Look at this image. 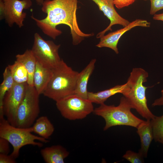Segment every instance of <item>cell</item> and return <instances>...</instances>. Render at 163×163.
Returning a JSON list of instances; mask_svg holds the SVG:
<instances>
[{
    "label": "cell",
    "instance_id": "6da1fadb",
    "mask_svg": "<svg viewBox=\"0 0 163 163\" xmlns=\"http://www.w3.org/2000/svg\"><path fill=\"white\" fill-rule=\"evenodd\" d=\"M78 0H45L42 5V12L46 18L39 19L32 15L31 17L37 27L46 35L54 40L60 35L62 31L57 28L60 24L69 26L74 45L79 44L85 37L94 35L82 31L77 20L76 11Z\"/></svg>",
    "mask_w": 163,
    "mask_h": 163
},
{
    "label": "cell",
    "instance_id": "7a4b0ae2",
    "mask_svg": "<svg viewBox=\"0 0 163 163\" xmlns=\"http://www.w3.org/2000/svg\"><path fill=\"white\" fill-rule=\"evenodd\" d=\"M148 76V72L143 68H133L121 94L129 102L132 109L146 120H151L156 116L148 107L145 93L148 87L143 84Z\"/></svg>",
    "mask_w": 163,
    "mask_h": 163
},
{
    "label": "cell",
    "instance_id": "3957f363",
    "mask_svg": "<svg viewBox=\"0 0 163 163\" xmlns=\"http://www.w3.org/2000/svg\"><path fill=\"white\" fill-rule=\"evenodd\" d=\"M53 70L52 77L42 94L56 101L74 94L79 72L62 59Z\"/></svg>",
    "mask_w": 163,
    "mask_h": 163
},
{
    "label": "cell",
    "instance_id": "277c9868",
    "mask_svg": "<svg viewBox=\"0 0 163 163\" xmlns=\"http://www.w3.org/2000/svg\"><path fill=\"white\" fill-rule=\"evenodd\" d=\"M132 107L124 96L121 97L117 106L103 104L94 109V113L103 118L105 124L104 130L117 126H126L136 128L144 120L138 117L131 111Z\"/></svg>",
    "mask_w": 163,
    "mask_h": 163
},
{
    "label": "cell",
    "instance_id": "5b68a950",
    "mask_svg": "<svg viewBox=\"0 0 163 163\" xmlns=\"http://www.w3.org/2000/svg\"><path fill=\"white\" fill-rule=\"evenodd\" d=\"M4 116L3 112H0V137L7 139L11 145L13 150L10 155L15 159L18 157L20 149L23 146L31 145L41 147L43 146L42 143L36 140L45 143L49 142L47 139L32 134V126L22 128L14 126Z\"/></svg>",
    "mask_w": 163,
    "mask_h": 163
},
{
    "label": "cell",
    "instance_id": "8992f818",
    "mask_svg": "<svg viewBox=\"0 0 163 163\" xmlns=\"http://www.w3.org/2000/svg\"><path fill=\"white\" fill-rule=\"evenodd\" d=\"M92 103L73 94L56 101V105L62 116L70 120L82 119L93 112Z\"/></svg>",
    "mask_w": 163,
    "mask_h": 163
},
{
    "label": "cell",
    "instance_id": "52a82bcc",
    "mask_svg": "<svg viewBox=\"0 0 163 163\" xmlns=\"http://www.w3.org/2000/svg\"><path fill=\"white\" fill-rule=\"evenodd\" d=\"M39 95L34 86L28 85L17 110V127L26 128L33 125L40 112Z\"/></svg>",
    "mask_w": 163,
    "mask_h": 163
},
{
    "label": "cell",
    "instance_id": "ba28073f",
    "mask_svg": "<svg viewBox=\"0 0 163 163\" xmlns=\"http://www.w3.org/2000/svg\"><path fill=\"white\" fill-rule=\"evenodd\" d=\"M60 44L51 40L44 39L38 33L34 36V42L31 50L37 61L43 66L53 69L61 62L58 51Z\"/></svg>",
    "mask_w": 163,
    "mask_h": 163
},
{
    "label": "cell",
    "instance_id": "9c48e42d",
    "mask_svg": "<svg viewBox=\"0 0 163 163\" xmlns=\"http://www.w3.org/2000/svg\"><path fill=\"white\" fill-rule=\"evenodd\" d=\"M27 83H15L12 87L5 93L3 100L2 110L4 115L12 125L17 127V114L18 107L23 100L28 86Z\"/></svg>",
    "mask_w": 163,
    "mask_h": 163
},
{
    "label": "cell",
    "instance_id": "30bf717a",
    "mask_svg": "<svg viewBox=\"0 0 163 163\" xmlns=\"http://www.w3.org/2000/svg\"><path fill=\"white\" fill-rule=\"evenodd\" d=\"M4 5V19L10 27L14 24L19 28L24 25L27 14L23 11L32 5L31 0H3Z\"/></svg>",
    "mask_w": 163,
    "mask_h": 163
},
{
    "label": "cell",
    "instance_id": "8fae6325",
    "mask_svg": "<svg viewBox=\"0 0 163 163\" xmlns=\"http://www.w3.org/2000/svg\"><path fill=\"white\" fill-rule=\"evenodd\" d=\"M150 23L147 20L136 19L123 28L102 37L100 38V42L96 46L99 48H109L118 54L119 53L117 47L118 43L120 37L124 33L136 27H150Z\"/></svg>",
    "mask_w": 163,
    "mask_h": 163
},
{
    "label": "cell",
    "instance_id": "7c38bea8",
    "mask_svg": "<svg viewBox=\"0 0 163 163\" xmlns=\"http://www.w3.org/2000/svg\"><path fill=\"white\" fill-rule=\"evenodd\" d=\"M98 7L100 10L110 20L108 26L104 30L98 33L96 37L100 38L104 35L106 32L112 30V27L115 24H119L125 27L128 25L130 22L122 17L117 12L114 7L113 0H91Z\"/></svg>",
    "mask_w": 163,
    "mask_h": 163
},
{
    "label": "cell",
    "instance_id": "4fadbf2b",
    "mask_svg": "<svg viewBox=\"0 0 163 163\" xmlns=\"http://www.w3.org/2000/svg\"><path fill=\"white\" fill-rule=\"evenodd\" d=\"M136 128V132L139 136L141 142V148L139 152L144 158H146L150 145L154 139L151 120H144Z\"/></svg>",
    "mask_w": 163,
    "mask_h": 163
},
{
    "label": "cell",
    "instance_id": "5bb4252c",
    "mask_svg": "<svg viewBox=\"0 0 163 163\" xmlns=\"http://www.w3.org/2000/svg\"><path fill=\"white\" fill-rule=\"evenodd\" d=\"M96 61V59H92L86 66L79 72L74 94L83 98L88 99V91L87 90V85L94 69Z\"/></svg>",
    "mask_w": 163,
    "mask_h": 163
},
{
    "label": "cell",
    "instance_id": "9a60e30c",
    "mask_svg": "<svg viewBox=\"0 0 163 163\" xmlns=\"http://www.w3.org/2000/svg\"><path fill=\"white\" fill-rule=\"evenodd\" d=\"M53 75V69L43 66L37 60L34 83V87L40 95L43 94Z\"/></svg>",
    "mask_w": 163,
    "mask_h": 163
},
{
    "label": "cell",
    "instance_id": "2e32d148",
    "mask_svg": "<svg viewBox=\"0 0 163 163\" xmlns=\"http://www.w3.org/2000/svg\"><path fill=\"white\" fill-rule=\"evenodd\" d=\"M40 153L46 163H64V159L69 154L65 148L59 145L46 147L42 149Z\"/></svg>",
    "mask_w": 163,
    "mask_h": 163
},
{
    "label": "cell",
    "instance_id": "e0dca14e",
    "mask_svg": "<svg viewBox=\"0 0 163 163\" xmlns=\"http://www.w3.org/2000/svg\"><path fill=\"white\" fill-rule=\"evenodd\" d=\"M16 60L23 63L28 73L27 83L30 86H34V76L35 69L37 60L31 50H27L22 54L16 56Z\"/></svg>",
    "mask_w": 163,
    "mask_h": 163
},
{
    "label": "cell",
    "instance_id": "ac0fdd59",
    "mask_svg": "<svg viewBox=\"0 0 163 163\" xmlns=\"http://www.w3.org/2000/svg\"><path fill=\"white\" fill-rule=\"evenodd\" d=\"M126 85H117L110 88L97 92H88V99L92 103L101 104L110 97L117 94H122Z\"/></svg>",
    "mask_w": 163,
    "mask_h": 163
},
{
    "label": "cell",
    "instance_id": "d6986e66",
    "mask_svg": "<svg viewBox=\"0 0 163 163\" xmlns=\"http://www.w3.org/2000/svg\"><path fill=\"white\" fill-rule=\"evenodd\" d=\"M32 131L39 136L47 139L53 134L54 127L46 116H41L35 121L32 126Z\"/></svg>",
    "mask_w": 163,
    "mask_h": 163
},
{
    "label": "cell",
    "instance_id": "ffe728a7",
    "mask_svg": "<svg viewBox=\"0 0 163 163\" xmlns=\"http://www.w3.org/2000/svg\"><path fill=\"white\" fill-rule=\"evenodd\" d=\"M8 66L15 83H27L28 79V73L22 63L16 60L13 64L9 65Z\"/></svg>",
    "mask_w": 163,
    "mask_h": 163
},
{
    "label": "cell",
    "instance_id": "44dd1931",
    "mask_svg": "<svg viewBox=\"0 0 163 163\" xmlns=\"http://www.w3.org/2000/svg\"><path fill=\"white\" fill-rule=\"evenodd\" d=\"M3 75V81L0 85V107L2 106L3 100L5 93L12 87L15 83L8 66L5 68Z\"/></svg>",
    "mask_w": 163,
    "mask_h": 163
},
{
    "label": "cell",
    "instance_id": "7402d4cb",
    "mask_svg": "<svg viewBox=\"0 0 163 163\" xmlns=\"http://www.w3.org/2000/svg\"><path fill=\"white\" fill-rule=\"evenodd\" d=\"M154 139L163 145V114L151 120Z\"/></svg>",
    "mask_w": 163,
    "mask_h": 163
},
{
    "label": "cell",
    "instance_id": "603a6c76",
    "mask_svg": "<svg viewBox=\"0 0 163 163\" xmlns=\"http://www.w3.org/2000/svg\"><path fill=\"white\" fill-rule=\"evenodd\" d=\"M123 157L131 163L144 162V157L139 152L137 153L128 150L126 151Z\"/></svg>",
    "mask_w": 163,
    "mask_h": 163
},
{
    "label": "cell",
    "instance_id": "cb8c5ba5",
    "mask_svg": "<svg viewBox=\"0 0 163 163\" xmlns=\"http://www.w3.org/2000/svg\"><path fill=\"white\" fill-rule=\"evenodd\" d=\"M151 8L150 14L154 15L158 11L163 9V0H150Z\"/></svg>",
    "mask_w": 163,
    "mask_h": 163
},
{
    "label": "cell",
    "instance_id": "d4e9b609",
    "mask_svg": "<svg viewBox=\"0 0 163 163\" xmlns=\"http://www.w3.org/2000/svg\"><path fill=\"white\" fill-rule=\"evenodd\" d=\"M9 143L7 139L0 137V153L8 154L10 151Z\"/></svg>",
    "mask_w": 163,
    "mask_h": 163
},
{
    "label": "cell",
    "instance_id": "484cf974",
    "mask_svg": "<svg viewBox=\"0 0 163 163\" xmlns=\"http://www.w3.org/2000/svg\"><path fill=\"white\" fill-rule=\"evenodd\" d=\"M135 0H113V3L118 9H121L133 4Z\"/></svg>",
    "mask_w": 163,
    "mask_h": 163
},
{
    "label": "cell",
    "instance_id": "4316f807",
    "mask_svg": "<svg viewBox=\"0 0 163 163\" xmlns=\"http://www.w3.org/2000/svg\"><path fill=\"white\" fill-rule=\"evenodd\" d=\"M15 159L10 155L0 153V163H15Z\"/></svg>",
    "mask_w": 163,
    "mask_h": 163
},
{
    "label": "cell",
    "instance_id": "83f0119b",
    "mask_svg": "<svg viewBox=\"0 0 163 163\" xmlns=\"http://www.w3.org/2000/svg\"><path fill=\"white\" fill-rule=\"evenodd\" d=\"M153 107L162 106L163 107V89L161 91V96L154 100L152 104Z\"/></svg>",
    "mask_w": 163,
    "mask_h": 163
},
{
    "label": "cell",
    "instance_id": "f1b7e54d",
    "mask_svg": "<svg viewBox=\"0 0 163 163\" xmlns=\"http://www.w3.org/2000/svg\"><path fill=\"white\" fill-rule=\"evenodd\" d=\"M4 5L3 0H0V19H4Z\"/></svg>",
    "mask_w": 163,
    "mask_h": 163
},
{
    "label": "cell",
    "instance_id": "f546056e",
    "mask_svg": "<svg viewBox=\"0 0 163 163\" xmlns=\"http://www.w3.org/2000/svg\"><path fill=\"white\" fill-rule=\"evenodd\" d=\"M153 18L154 20L163 21V12L160 14H155L154 15Z\"/></svg>",
    "mask_w": 163,
    "mask_h": 163
},
{
    "label": "cell",
    "instance_id": "4dcf8cb0",
    "mask_svg": "<svg viewBox=\"0 0 163 163\" xmlns=\"http://www.w3.org/2000/svg\"><path fill=\"white\" fill-rule=\"evenodd\" d=\"M37 4L39 5H42L44 0H34Z\"/></svg>",
    "mask_w": 163,
    "mask_h": 163
},
{
    "label": "cell",
    "instance_id": "1f68e13d",
    "mask_svg": "<svg viewBox=\"0 0 163 163\" xmlns=\"http://www.w3.org/2000/svg\"><path fill=\"white\" fill-rule=\"evenodd\" d=\"M144 1H146L147 0H144Z\"/></svg>",
    "mask_w": 163,
    "mask_h": 163
}]
</instances>
